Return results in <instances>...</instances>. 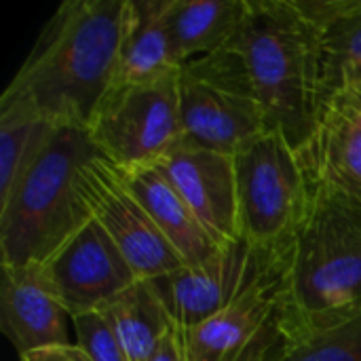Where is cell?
<instances>
[{
	"mask_svg": "<svg viewBox=\"0 0 361 361\" xmlns=\"http://www.w3.org/2000/svg\"><path fill=\"white\" fill-rule=\"evenodd\" d=\"M68 311L59 302L42 264L2 267L0 330L19 357L68 345Z\"/></svg>",
	"mask_w": 361,
	"mask_h": 361,
	"instance_id": "cell-12",
	"label": "cell"
},
{
	"mask_svg": "<svg viewBox=\"0 0 361 361\" xmlns=\"http://www.w3.org/2000/svg\"><path fill=\"white\" fill-rule=\"evenodd\" d=\"M169 0H131V19L112 89L152 82L178 70L167 25Z\"/></svg>",
	"mask_w": 361,
	"mask_h": 361,
	"instance_id": "cell-19",
	"label": "cell"
},
{
	"mask_svg": "<svg viewBox=\"0 0 361 361\" xmlns=\"http://www.w3.org/2000/svg\"><path fill=\"white\" fill-rule=\"evenodd\" d=\"M241 237L277 247L294 239L307 201V178L298 150L275 129L235 154Z\"/></svg>",
	"mask_w": 361,
	"mask_h": 361,
	"instance_id": "cell-6",
	"label": "cell"
},
{
	"mask_svg": "<svg viewBox=\"0 0 361 361\" xmlns=\"http://www.w3.org/2000/svg\"><path fill=\"white\" fill-rule=\"evenodd\" d=\"M148 361H190L186 347H184V338H182V328L176 326L157 347V351L150 355Z\"/></svg>",
	"mask_w": 361,
	"mask_h": 361,
	"instance_id": "cell-24",
	"label": "cell"
},
{
	"mask_svg": "<svg viewBox=\"0 0 361 361\" xmlns=\"http://www.w3.org/2000/svg\"><path fill=\"white\" fill-rule=\"evenodd\" d=\"M235 361H361V313L309 328L286 294L269 326Z\"/></svg>",
	"mask_w": 361,
	"mask_h": 361,
	"instance_id": "cell-13",
	"label": "cell"
},
{
	"mask_svg": "<svg viewBox=\"0 0 361 361\" xmlns=\"http://www.w3.org/2000/svg\"><path fill=\"white\" fill-rule=\"evenodd\" d=\"M89 135L97 152L121 169L161 161L184 137L178 70L152 82L112 89Z\"/></svg>",
	"mask_w": 361,
	"mask_h": 361,
	"instance_id": "cell-8",
	"label": "cell"
},
{
	"mask_svg": "<svg viewBox=\"0 0 361 361\" xmlns=\"http://www.w3.org/2000/svg\"><path fill=\"white\" fill-rule=\"evenodd\" d=\"M305 178L288 298L302 324L317 328L361 313V199L307 167Z\"/></svg>",
	"mask_w": 361,
	"mask_h": 361,
	"instance_id": "cell-2",
	"label": "cell"
},
{
	"mask_svg": "<svg viewBox=\"0 0 361 361\" xmlns=\"http://www.w3.org/2000/svg\"><path fill=\"white\" fill-rule=\"evenodd\" d=\"M118 171L127 188L135 195V199L142 203V207L148 212L157 228L173 245L186 267H197L214 256L220 245L207 235L180 192L154 165L133 169L118 167Z\"/></svg>",
	"mask_w": 361,
	"mask_h": 361,
	"instance_id": "cell-16",
	"label": "cell"
},
{
	"mask_svg": "<svg viewBox=\"0 0 361 361\" xmlns=\"http://www.w3.org/2000/svg\"><path fill=\"white\" fill-rule=\"evenodd\" d=\"M288 271L262 281L207 322L182 330L188 360H237L279 311L288 294Z\"/></svg>",
	"mask_w": 361,
	"mask_h": 361,
	"instance_id": "cell-14",
	"label": "cell"
},
{
	"mask_svg": "<svg viewBox=\"0 0 361 361\" xmlns=\"http://www.w3.org/2000/svg\"><path fill=\"white\" fill-rule=\"evenodd\" d=\"M76 192L87 216L106 231L140 279H159L186 267L106 157L95 154L78 169Z\"/></svg>",
	"mask_w": 361,
	"mask_h": 361,
	"instance_id": "cell-9",
	"label": "cell"
},
{
	"mask_svg": "<svg viewBox=\"0 0 361 361\" xmlns=\"http://www.w3.org/2000/svg\"><path fill=\"white\" fill-rule=\"evenodd\" d=\"M95 154L89 131L55 129L0 197L2 267L47 264L91 220L76 192V173Z\"/></svg>",
	"mask_w": 361,
	"mask_h": 361,
	"instance_id": "cell-4",
	"label": "cell"
},
{
	"mask_svg": "<svg viewBox=\"0 0 361 361\" xmlns=\"http://www.w3.org/2000/svg\"><path fill=\"white\" fill-rule=\"evenodd\" d=\"M21 361H91L89 355L78 347V345H55V347H47V349H38L32 351L23 357Z\"/></svg>",
	"mask_w": 361,
	"mask_h": 361,
	"instance_id": "cell-23",
	"label": "cell"
},
{
	"mask_svg": "<svg viewBox=\"0 0 361 361\" xmlns=\"http://www.w3.org/2000/svg\"><path fill=\"white\" fill-rule=\"evenodd\" d=\"M235 47L269 127L305 148L319 118V59L317 34L296 0H247Z\"/></svg>",
	"mask_w": 361,
	"mask_h": 361,
	"instance_id": "cell-3",
	"label": "cell"
},
{
	"mask_svg": "<svg viewBox=\"0 0 361 361\" xmlns=\"http://www.w3.org/2000/svg\"><path fill=\"white\" fill-rule=\"evenodd\" d=\"M42 267L70 319L99 311L140 281L114 241L93 220Z\"/></svg>",
	"mask_w": 361,
	"mask_h": 361,
	"instance_id": "cell-10",
	"label": "cell"
},
{
	"mask_svg": "<svg viewBox=\"0 0 361 361\" xmlns=\"http://www.w3.org/2000/svg\"><path fill=\"white\" fill-rule=\"evenodd\" d=\"M317 34L319 112L361 76V0H296Z\"/></svg>",
	"mask_w": 361,
	"mask_h": 361,
	"instance_id": "cell-15",
	"label": "cell"
},
{
	"mask_svg": "<svg viewBox=\"0 0 361 361\" xmlns=\"http://www.w3.org/2000/svg\"><path fill=\"white\" fill-rule=\"evenodd\" d=\"M292 241L277 247L254 245L245 237L220 245L214 256L197 267L150 279L171 319L182 328H195L226 307L235 305L262 281L290 269Z\"/></svg>",
	"mask_w": 361,
	"mask_h": 361,
	"instance_id": "cell-7",
	"label": "cell"
},
{
	"mask_svg": "<svg viewBox=\"0 0 361 361\" xmlns=\"http://www.w3.org/2000/svg\"><path fill=\"white\" fill-rule=\"evenodd\" d=\"M131 0H66L0 95L55 127L89 131L112 91Z\"/></svg>",
	"mask_w": 361,
	"mask_h": 361,
	"instance_id": "cell-1",
	"label": "cell"
},
{
	"mask_svg": "<svg viewBox=\"0 0 361 361\" xmlns=\"http://www.w3.org/2000/svg\"><path fill=\"white\" fill-rule=\"evenodd\" d=\"M154 167L171 182L218 245L241 237L235 157L180 140Z\"/></svg>",
	"mask_w": 361,
	"mask_h": 361,
	"instance_id": "cell-11",
	"label": "cell"
},
{
	"mask_svg": "<svg viewBox=\"0 0 361 361\" xmlns=\"http://www.w3.org/2000/svg\"><path fill=\"white\" fill-rule=\"evenodd\" d=\"M55 129L34 112L0 104V197L13 188Z\"/></svg>",
	"mask_w": 361,
	"mask_h": 361,
	"instance_id": "cell-21",
	"label": "cell"
},
{
	"mask_svg": "<svg viewBox=\"0 0 361 361\" xmlns=\"http://www.w3.org/2000/svg\"><path fill=\"white\" fill-rule=\"evenodd\" d=\"M247 0H169L167 25L178 68L235 42Z\"/></svg>",
	"mask_w": 361,
	"mask_h": 361,
	"instance_id": "cell-18",
	"label": "cell"
},
{
	"mask_svg": "<svg viewBox=\"0 0 361 361\" xmlns=\"http://www.w3.org/2000/svg\"><path fill=\"white\" fill-rule=\"evenodd\" d=\"M178 91L188 144L235 157L271 129L235 42L182 63Z\"/></svg>",
	"mask_w": 361,
	"mask_h": 361,
	"instance_id": "cell-5",
	"label": "cell"
},
{
	"mask_svg": "<svg viewBox=\"0 0 361 361\" xmlns=\"http://www.w3.org/2000/svg\"><path fill=\"white\" fill-rule=\"evenodd\" d=\"M338 97L351 102L355 108H360L361 110V76H357L355 80H351V82L347 85V89H345ZM338 97H334V99H338ZM334 99H332V102H334Z\"/></svg>",
	"mask_w": 361,
	"mask_h": 361,
	"instance_id": "cell-25",
	"label": "cell"
},
{
	"mask_svg": "<svg viewBox=\"0 0 361 361\" xmlns=\"http://www.w3.org/2000/svg\"><path fill=\"white\" fill-rule=\"evenodd\" d=\"M99 313L121 338L129 361H148L161 341L178 326L150 279H140L108 300Z\"/></svg>",
	"mask_w": 361,
	"mask_h": 361,
	"instance_id": "cell-20",
	"label": "cell"
},
{
	"mask_svg": "<svg viewBox=\"0 0 361 361\" xmlns=\"http://www.w3.org/2000/svg\"><path fill=\"white\" fill-rule=\"evenodd\" d=\"M72 324L76 332V345L91 361H129L121 338L99 311L72 317Z\"/></svg>",
	"mask_w": 361,
	"mask_h": 361,
	"instance_id": "cell-22",
	"label": "cell"
},
{
	"mask_svg": "<svg viewBox=\"0 0 361 361\" xmlns=\"http://www.w3.org/2000/svg\"><path fill=\"white\" fill-rule=\"evenodd\" d=\"M302 165L361 199V110L347 99L330 102L313 137L298 150Z\"/></svg>",
	"mask_w": 361,
	"mask_h": 361,
	"instance_id": "cell-17",
	"label": "cell"
}]
</instances>
